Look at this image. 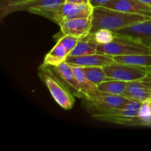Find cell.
I'll list each match as a JSON object with an SVG mask.
<instances>
[{
  "label": "cell",
  "mask_w": 151,
  "mask_h": 151,
  "mask_svg": "<svg viewBox=\"0 0 151 151\" xmlns=\"http://www.w3.org/2000/svg\"><path fill=\"white\" fill-rule=\"evenodd\" d=\"M86 106L91 116L98 120L126 126H151V100L143 102L139 111Z\"/></svg>",
  "instance_id": "6da1fadb"
},
{
  "label": "cell",
  "mask_w": 151,
  "mask_h": 151,
  "mask_svg": "<svg viewBox=\"0 0 151 151\" xmlns=\"http://www.w3.org/2000/svg\"><path fill=\"white\" fill-rule=\"evenodd\" d=\"M148 19H151V18L125 13L106 7H94L91 16L92 27L91 32L100 29L115 31Z\"/></svg>",
  "instance_id": "7a4b0ae2"
},
{
  "label": "cell",
  "mask_w": 151,
  "mask_h": 151,
  "mask_svg": "<svg viewBox=\"0 0 151 151\" xmlns=\"http://www.w3.org/2000/svg\"><path fill=\"white\" fill-rule=\"evenodd\" d=\"M38 75L48 88L56 103L65 110H69L75 104V96L58 75L47 65L38 68Z\"/></svg>",
  "instance_id": "3957f363"
},
{
  "label": "cell",
  "mask_w": 151,
  "mask_h": 151,
  "mask_svg": "<svg viewBox=\"0 0 151 151\" xmlns=\"http://www.w3.org/2000/svg\"><path fill=\"white\" fill-rule=\"evenodd\" d=\"M114 39L107 44L98 45L97 53L111 56L131 55H151V47L115 34Z\"/></svg>",
  "instance_id": "277c9868"
},
{
  "label": "cell",
  "mask_w": 151,
  "mask_h": 151,
  "mask_svg": "<svg viewBox=\"0 0 151 151\" xmlns=\"http://www.w3.org/2000/svg\"><path fill=\"white\" fill-rule=\"evenodd\" d=\"M103 70L106 76L110 79L125 82L141 79L149 74V67L125 64L116 62L112 64L104 66Z\"/></svg>",
  "instance_id": "5b68a950"
},
{
  "label": "cell",
  "mask_w": 151,
  "mask_h": 151,
  "mask_svg": "<svg viewBox=\"0 0 151 151\" xmlns=\"http://www.w3.org/2000/svg\"><path fill=\"white\" fill-rule=\"evenodd\" d=\"M113 32L147 47L151 46V19L139 22Z\"/></svg>",
  "instance_id": "8992f818"
},
{
  "label": "cell",
  "mask_w": 151,
  "mask_h": 151,
  "mask_svg": "<svg viewBox=\"0 0 151 151\" xmlns=\"http://www.w3.org/2000/svg\"><path fill=\"white\" fill-rule=\"evenodd\" d=\"M65 2V0H9L1 4V16L20 10L31 12L34 10L57 5Z\"/></svg>",
  "instance_id": "52a82bcc"
},
{
  "label": "cell",
  "mask_w": 151,
  "mask_h": 151,
  "mask_svg": "<svg viewBox=\"0 0 151 151\" xmlns=\"http://www.w3.org/2000/svg\"><path fill=\"white\" fill-rule=\"evenodd\" d=\"M122 96L141 103L151 100V75L148 74L141 79L128 82Z\"/></svg>",
  "instance_id": "ba28073f"
},
{
  "label": "cell",
  "mask_w": 151,
  "mask_h": 151,
  "mask_svg": "<svg viewBox=\"0 0 151 151\" xmlns=\"http://www.w3.org/2000/svg\"><path fill=\"white\" fill-rule=\"evenodd\" d=\"M83 100L86 104L92 105L97 107L104 109H119L127 98L123 96L109 94L96 89L87 94Z\"/></svg>",
  "instance_id": "9c48e42d"
},
{
  "label": "cell",
  "mask_w": 151,
  "mask_h": 151,
  "mask_svg": "<svg viewBox=\"0 0 151 151\" xmlns=\"http://www.w3.org/2000/svg\"><path fill=\"white\" fill-rule=\"evenodd\" d=\"M50 66V68L58 75L75 97L81 99L85 98V95L77 80L72 65L66 62H63L58 66Z\"/></svg>",
  "instance_id": "30bf717a"
},
{
  "label": "cell",
  "mask_w": 151,
  "mask_h": 151,
  "mask_svg": "<svg viewBox=\"0 0 151 151\" xmlns=\"http://www.w3.org/2000/svg\"><path fill=\"white\" fill-rule=\"evenodd\" d=\"M103 7L151 18V7L139 0H111Z\"/></svg>",
  "instance_id": "8fae6325"
},
{
  "label": "cell",
  "mask_w": 151,
  "mask_h": 151,
  "mask_svg": "<svg viewBox=\"0 0 151 151\" xmlns=\"http://www.w3.org/2000/svg\"><path fill=\"white\" fill-rule=\"evenodd\" d=\"M59 26L63 35H72L81 39L91 32L92 20L91 18L69 19L63 21Z\"/></svg>",
  "instance_id": "7c38bea8"
},
{
  "label": "cell",
  "mask_w": 151,
  "mask_h": 151,
  "mask_svg": "<svg viewBox=\"0 0 151 151\" xmlns=\"http://www.w3.org/2000/svg\"><path fill=\"white\" fill-rule=\"evenodd\" d=\"M75 4H74V3L63 2L57 5L50 6V7L34 10L30 13L47 18L59 25L63 21L65 20L66 16L70 13Z\"/></svg>",
  "instance_id": "4fadbf2b"
},
{
  "label": "cell",
  "mask_w": 151,
  "mask_h": 151,
  "mask_svg": "<svg viewBox=\"0 0 151 151\" xmlns=\"http://www.w3.org/2000/svg\"><path fill=\"white\" fill-rule=\"evenodd\" d=\"M66 63L71 65L80 66H102L115 63L113 56L101 53L88 55L67 57Z\"/></svg>",
  "instance_id": "5bb4252c"
},
{
  "label": "cell",
  "mask_w": 151,
  "mask_h": 151,
  "mask_svg": "<svg viewBox=\"0 0 151 151\" xmlns=\"http://www.w3.org/2000/svg\"><path fill=\"white\" fill-rule=\"evenodd\" d=\"M99 44L92 38L91 33L87 36L81 38L75 48L69 53L68 57L88 55L97 53V47Z\"/></svg>",
  "instance_id": "9a60e30c"
},
{
  "label": "cell",
  "mask_w": 151,
  "mask_h": 151,
  "mask_svg": "<svg viewBox=\"0 0 151 151\" xmlns=\"http://www.w3.org/2000/svg\"><path fill=\"white\" fill-rule=\"evenodd\" d=\"M116 63L134 66L151 67V55H116L113 56Z\"/></svg>",
  "instance_id": "2e32d148"
},
{
  "label": "cell",
  "mask_w": 151,
  "mask_h": 151,
  "mask_svg": "<svg viewBox=\"0 0 151 151\" xmlns=\"http://www.w3.org/2000/svg\"><path fill=\"white\" fill-rule=\"evenodd\" d=\"M68 57V52L61 44L57 43L51 51L45 56L44 60V65L48 66H58L60 63L66 62Z\"/></svg>",
  "instance_id": "e0dca14e"
},
{
  "label": "cell",
  "mask_w": 151,
  "mask_h": 151,
  "mask_svg": "<svg viewBox=\"0 0 151 151\" xmlns=\"http://www.w3.org/2000/svg\"><path fill=\"white\" fill-rule=\"evenodd\" d=\"M128 82L111 79L97 86V89L109 94L121 95L125 92Z\"/></svg>",
  "instance_id": "ac0fdd59"
},
{
  "label": "cell",
  "mask_w": 151,
  "mask_h": 151,
  "mask_svg": "<svg viewBox=\"0 0 151 151\" xmlns=\"http://www.w3.org/2000/svg\"><path fill=\"white\" fill-rule=\"evenodd\" d=\"M72 66L73 68V71L75 72L77 80H78V83H79L80 86H81V89H82L84 95H85V97H86L87 94H90L91 92L94 91V90L97 89V86L94 83H91L86 78L85 73H84L83 66H75V65H72Z\"/></svg>",
  "instance_id": "d6986e66"
},
{
  "label": "cell",
  "mask_w": 151,
  "mask_h": 151,
  "mask_svg": "<svg viewBox=\"0 0 151 151\" xmlns=\"http://www.w3.org/2000/svg\"><path fill=\"white\" fill-rule=\"evenodd\" d=\"M83 69L86 78L97 86L104 81L111 80L106 76L102 66H83Z\"/></svg>",
  "instance_id": "ffe728a7"
},
{
  "label": "cell",
  "mask_w": 151,
  "mask_h": 151,
  "mask_svg": "<svg viewBox=\"0 0 151 151\" xmlns=\"http://www.w3.org/2000/svg\"><path fill=\"white\" fill-rule=\"evenodd\" d=\"M94 11V7L90 3L76 4L70 13L66 16L65 20L73 19H84L91 18Z\"/></svg>",
  "instance_id": "44dd1931"
},
{
  "label": "cell",
  "mask_w": 151,
  "mask_h": 151,
  "mask_svg": "<svg viewBox=\"0 0 151 151\" xmlns=\"http://www.w3.org/2000/svg\"><path fill=\"white\" fill-rule=\"evenodd\" d=\"M92 38L99 44H107L112 42L114 39V32L107 29H100L94 32H90Z\"/></svg>",
  "instance_id": "7402d4cb"
},
{
  "label": "cell",
  "mask_w": 151,
  "mask_h": 151,
  "mask_svg": "<svg viewBox=\"0 0 151 151\" xmlns=\"http://www.w3.org/2000/svg\"><path fill=\"white\" fill-rule=\"evenodd\" d=\"M79 40L80 38L72 36V35H63V37L59 38V40L58 41V43L61 44V45L66 49V51H67L68 52V55H69V53L70 52L75 48V46L77 45V44H78Z\"/></svg>",
  "instance_id": "603a6c76"
},
{
  "label": "cell",
  "mask_w": 151,
  "mask_h": 151,
  "mask_svg": "<svg viewBox=\"0 0 151 151\" xmlns=\"http://www.w3.org/2000/svg\"><path fill=\"white\" fill-rule=\"evenodd\" d=\"M89 3L91 4L93 7H103L105 4H107L109 1L111 0H88Z\"/></svg>",
  "instance_id": "cb8c5ba5"
},
{
  "label": "cell",
  "mask_w": 151,
  "mask_h": 151,
  "mask_svg": "<svg viewBox=\"0 0 151 151\" xmlns=\"http://www.w3.org/2000/svg\"><path fill=\"white\" fill-rule=\"evenodd\" d=\"M65 2L74 3V4H84V3H89L88 0H65Z\"/></svg>",
  "instance_id": "d4e9b609"
},
{
  "label": "cell",
  "mask_w": 151,
  "mask_h": 151,
  "mask_svg": "<svg viewBox=\"0 0 151 151\" xmlns=\"http://www.w3.org/2000/svg\"><path fill=\"white\" fill-rule=\"evenodd\" d=\"M139 1H142V2L145 3V4H147V5L150 6L151 7V0H139Z\"/></svg>",
  "instance_id": "484cf974"
},
{
  "label": "cell",
  "mask_w": 151,
  "mask_h": 151,
  "mask_svg": "<svg viewBox=\"0 0 151 151\" xmlns=\"http://www.w3.org/2000/svg\"><path fill=\"white\" fill-rule=\"evenodd\" d=\"M149 74L151 75V67H149Z\"/></svg>",
  "instance_id": "4316f807"
},
{
  "label": "cell",
  "mask_w": 151,
  "mask_h": 151,
  "mask_svg": "<svg viewBox=\"0 0 151 151\" xmlns=\"http://www.w3.org/2000/svg\"><path fill=\"white\" fill-rule=\"evenodd\" d=\"M150 47H151V46H150Z\"/></svg>",
  "instance_id": "83f0119b"
}]
</instances>
